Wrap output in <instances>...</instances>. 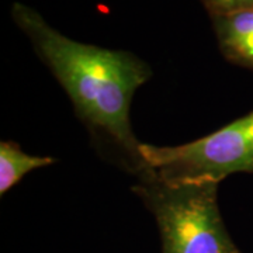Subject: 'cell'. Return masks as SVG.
I'll use <instances>...</instances> for the list:
<instances>
[{
    "instance_id": "1",
    "label": "cell",
    "mask_w": 253,
    "mask_h": 253,
    "mask_svg": "<svg viewBox=\"0 0 253 253\" xmlns=\"http://www.w3.org/2000/svg\"><path fill=\"white\" fill-rule=\"evenodd\" d=\"M11 17L68 93L82 121L117 145L136 174L142 172V142L132 132L129 111L135 91L152 76L151 66L132 52L63 36L21 1L13 3Z\"/></svg>"
},
{
    "instance_id": "2",
    "label": "cell",
    "mask_w": 253,
    "mask_h": 253,
    "mask_svg": "<svg viewBox=\"0 0 253 253\" xmlns=\"http://www.w3.org/2000/svg\"><path fill=\"white\" fill-rule=\"evenodd\" d=\"M215 183L168 184L145 169L134 191L154 214L162 253H242L226 231Z\"/></svg>"
},
{
    "instance_id": "3",
    "label": "cell",
    "mask_w": 253,
    "mask_h": 253,
    "mask_svg": "<svg viewBox=\"0 0 253 253\" xmlns=\"http://www.w3.org/2000/svg\"><path fill=\"white\" fill-rule=\"evenodd\" d=\"M139 156L145 169L168 184H219L231 174L253 173V110L193 142L174 146L142 142Z\"/></svg>"
},
{
    "instance_id": "4",
    "label": "cell",
    "mask_w": 253,
    "mask_h": 253,
    "mask_svg": "<svg viewBox=\"0 0 253 253\" xmlns=\"http://www.w3.org/2000/svg\"><path fill=\"white\" fill-rule=\"evenodd\" d=\"M218 48L226 61L253 71V10L211 17Z\"/></svg>"
},
{
    "instance_id": "5",
    "label": "cell",
    "mask_w": 253,
    "mask_h": 253,
    "mask_svg": "<svg viewBox=\"0 0 253 253\" xmlns=\"http://www.w3.org/2000/svg\"><path fill=\"white\" fill-rule=\"evenodd\" d=\"M51 156H34L23 152L20 145L11 141L0 142V196L3 197L13 186L36 169L55 163Z\"/></svg>"
},
{
    "instance_id": "6",
    "label": "cell",
    "mask_w": 253,
    "mask_h": 253,
    "mask_svg": "<svg viewBox=\"0 0 253 253\" xmlns=\"http://www.w3.org/2000/svg\"><path fill=\"white\" fill-rule=\"evenodd\" d=\"M211 17L253 10V0H201Z\"/></svg>"
}]
</instances>
